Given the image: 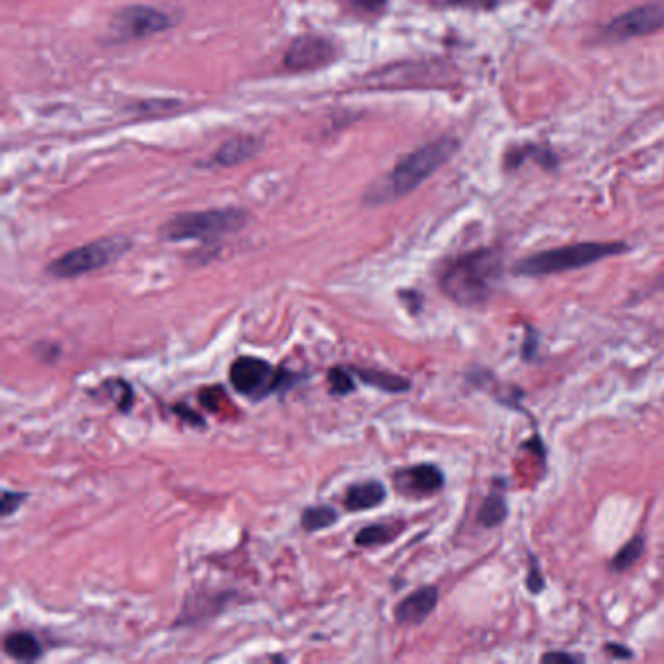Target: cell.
Masks as SVG:
<instances>
[{
    "mask_svg": "<svg viewBox=\"0 0 664 664\" xmlns=\"http://www.w3.org/2000/svg\"><path fill=\"white\" fill-rule=\"evenodd\" d=\"M5 651L12 659L22 660V662H32L41 657L44 649H41L35 635L27 633V631H16V633H10L5 639Z\"/></svg>",
    "mask_w": 664,
    "mask_h": 664,
    "instance_id": "14",
    "label": "cell"
},
{
    "mask_svg": "<svg viewBox=\"0 0 664 664\" xmlns=\"http://www.w3.org/2000/svg\"><path fill=\"white\" fill-rule=\"evenodd\" d=\"M25 493H14V491H5L3 493V515L8 517L16 510L24 501H25Z\"/></svg>",
    "mask_w": 664,
    "mask_h": 664,
    "instance_id": "21",
    "label": "cell"
},
{
    "mask_svg": "<svg viewBox=\"0 0 664 664\" xmlns=\"http://www.w3.org/2000/svg\"><path fill=\"white\" fill-rule=\"evenodd\" d=\"M327 380H329L331 392L337 394V396L351 394L355 390V382H353L351 375L343 368H331L329 375H327Z\"/></svg>",
    "mask_w": 664,
    "mask_h": 664,
    "instance_id": "20",
    "label": "cell"
},
{
    "mask_svg": "<svg viewBox=\"0 0 664 664\" xmlns=\"http://www.w3.org/2000/svg\"><path fill=\"white\" fill-rule=\"evenodd\" d=\"M337 57V49L329 39L322 35H300L290 44L285 55V66L288 71H316V68L327 66Z\"/></svg>",
    "mask_w": 664,
    "mask_h": 664,
    "instance_id": "9",
    "label": "cell"
},
{
    "mask_svg": "<svg viewBox=\"0 0 664 664\" xmlns=\"http://www.w3.org/2000/svg\"><path fill=\"white\" fill-rule=\"evenodd\" d=\"M357 375L361 377L368 386H377V388L384 390V392H406L409 390V380L396 377V375H388V372L382 370H357Z\"/></svg>",
    "mask_w": 664,
    "mask_h": 664,
    "instance_id": "18",
    "label": "cell"
},
{
    "mask_svg": "<svg viewBox=\"0 0 664 664\" xmlns=\"http://www.w3.org/2000/svg\"><path fill=\"white\" fill-rule=\"evenodd\" d=\"M399 532H401V527H397V524H382V522L370 524V527H365L355 536V544L363 546V548L382 546V544L392 542Z\"/></svg>",
    "mask_w": 664,
    "mask_h": 664,
    "instance_id": "16",
    "label": "cell"
},
{
    "mask_svg": "<svg viewBox=\"0 0 664 664\" xmlns=\"http://www.w3.org/2000/svg\"><path fill=\"white\" fill-rule=\"evenodd\" d=\"M530 575L527 578V585L530 589V592H542L544 590V578H542V573H539V565L536 561V558H530Z\"/></svg>",
    "mask_w": 664,
    "mask_h": 664,
    "instance_id": "22",
    "label": "cell"
},
{
    "mask_svg": "<svg viewBox=\"0 0 664 664\" xmlns=\"http://www.w3.org/2000/svg\"><path fill=\"white\" fill-rule=\"evenodd\" d=\"M456 148H458V141L445 136L411 152L404 160L397 162L388 176L367 191L365 201L368 205H384L407 196L428 176H433L454 155Z\"/></svg>",
    "mask_w": 664,
    "mask_h": 664,
    "instance_id": "2",
    "label": "cell"
},
{
    "mask_svg": "<svg viewBox=\"0 0 664 664\" xmlns=\"http://www.w3.org/2000/svg\"><path fill=\"white\" fill-rule=\"evenodd\" d=\"M358 3H361V6H365L368 10H377V8L386 5V0H358Z\"/></svg>",
    "mask_w": 664,
    "mask_h": 664,
    "instance_id": "26",
    "label": "cell"
},
{
    "mask_svg": "<svg viewBox=\"0 0 664 664\" xmlns=\"http://www.w3.org/2000/svg\"><path fill=\"white\" fill-rule=\"evenodd\" d=\"M247 223V213L242 209H213L186 213L170 218L162 228V238L170 242L184 240H216L226 234L238 232Z\"/></svg>",
    "mask_w": 664,
    "mask_h": 664,
    "instance_id": "4",
    "label": "cell"
},
{
    "mask_svg": "<svg viewBox=\"0 0 664 664\" xmlns=\"http://www.w3.org/2000/svg\"><path fill=\"white\" fill-rule=\"evenodd\" d=\"M172 20L168 14H164L150 6H127L116 14L112 22V35L119 41L141 39L152 34L168 30Z\"/></svg>",
    "mask_w": 664,
    "mask_h": 664,
    "instance_id": "8",
    "label": "cell"
},
{
    "mask_svg": "<svg viewBox=\"0 0 664 664\" xmlns=\"http://www.w3.org/2000/svg\"><path fill=\"white\" fill-rule=\"evenodd\" d=\"M131 247V240L126 236L100 238L86 246L75 247V250L63 254L49 264L47 273L57 279H73V277L98 271L109 264H114Z\"/></svg>",
    "mask_w": 664,
    "mask_h": 664,
    "instance_id": "5",
    "label": "cell"
},
{
    "mask_svg": "<svg viewBox=\"0 0 664 664\" xmlns=\"http://www.w3.org/2000/svg\"><path fill=\"white\" fill-rule=\"evenodd\" d=\"M626 252L628 246L621 242H578L524 257L515 266V273L524 277L556 275L563 271L587 267L606 257L619 256Z\"/></svg>",
    "mask_w": 664,
    "mask_h": 664,
    "instance_id": "3",
    "label": "cell"
},
{
    "mask_svg": "<svg viewBox=\"0 0 664 664\" xmlns=\"http://www.w3.org/2000/svg\"><path fill=\"white\" fill-rule=\"evenodd\" d=\"M394 486L401 495L427 497L442 489V486H445V476L433 464H419L399 469L394 476Z\"/></svg>",
    "mask_w": 664,
    "mask_h": 664,
    "instance_id": "10",
    "label": "cell"
},
{
    "mask_svg": "<svg viewBox=\"0 0 664 664\" xmlns=\"http://www.w3.org/2000/svg\"><path fill=\"white\" fill-rule=\"evenodd\" d=\"M283 377L285 372L275 370L267 361L257 357H240L230 367V382L234 390L254 401L279 390Z\"/></svg>",
    "mask_w": 664,
    "mask_h": 664,
    "instance_id": "6",
    "label": "cell"
},
{
    "mask_svg": "<svg viewBox=\"0 0 664 664\" xmlns=\"http://www.w3.org/2000/svg\"><path fill=\"white\" fill-rule=\"evenodd\" d=\"M257 150H259V141H256V138L236 136L220 146V150L213 156V164H218V166L240 164L247 158H252Z\"/></svg>",
    "mask_w": 664,
    "mask_h": 664,
    "instance_id": "13",
    "label": "cell"
},
{
    "mask_svg": "<svg viewBox=\"0 0 664 664\" xmlns=\"http://www.w3.org/2000/svg\"><path fill=\"white\" fill-rule=\"evenodd\" d=\"M542 660L544 662H575L578 659L573 655H567V653H549V655H544Z\"/></svg>",
    "mask_w": 664,
    "mask_h": 664,
    "instance_id": "25",
    "label": "cell"
},
{
    "mask_svg": "<svg viewBox=\"0 0 664 664\" xmlns=\"http://www.w3.org/2000/svg\"><path fill=\"white\" fill-rule=\"evenodd\" d=\"M501 277V256L495 250H476L456 257L440 275V288L464 308L486 304Z\"/></svg>",
    "mask_w": 664,
    "mask_h": 664,
    "instance_id": "1",
    "label": "cell"
},
{
    "mask_svg": "<svg viewBox=\"0 0 664 664\" xmlns=\"http://www.w3.org/2000/svg\"><path fill=\"white\" fill-rule=\"evenodd\" d=\"M664 25V5L651 3L633 8L614 18L602 30V37L608 41H626L633 37L649 35Z\"/></svg>",
    "mask_w": 664,
    "mask_h": 664,
    "instance_id": "7",
    "label": "cell"
},
{
    "mask_svg": "<svg viewBox=\"0 0 664 664\" xmlns=\"http://www.w3.org/2000/svg\"><path fill=\"white\" fill-rule=\"evenodd\" d=\"M643 551H645L643 536H635L633 539H629V542L616 553V558L610 563V569L618 571V573L628 571L629 567H633L635 563L641 559Z\"/></svg>",
    "mask_w": 664,
    "mask_h": 664,
    "instance_id": "19",
    "label": "cell"
},
{
    "mask_svg": "<svg viewBox=\"0 0 664 664\" xmlns=\"http://www.w3.org/2000/svg\"><path fill=\"white\" fill-rule=\"evenodd\" d=\"M507 518V503L505 497L499 491H491L486 501H483L479 513H478V522L481 524L483 528H495Z\"/></svg>",
    "mask_w": 664,
    "mask_h": 664,
    "instance_id": "15",
    "label": "cell"
},
{
    "mask_svg": "<svg viewBox=\"0 0 664 664\" xmlns=\"http://www.w3.org/2000/svg\"><path fill=\"white\" fill-rule=\"evenodd\" d=\"M606 651L610 653L612 657H618V659H629V657H633V653L629 651V649L621 647V645H614V643L606 645Z\"/></svg>",
    "mask_w": 664,
    "mask_h": 664,
    "instance_id": "24",
    "label": "cell"
},
{
    "mask_svg": "<svg viewBox=\"0 0 664 664\" xmlns=\"http://www.w3.org/2000/svg\"><path fill=\"white\" fill-rule=\"evenodd\" d=\"M384 499H386V488L380 481H365L357 483V486H351L347 489V495H345V507L355 513V510L375 508L380 503H384Z\"/></svg>",
    "mask_w": 664,
    "mask_h": 664,
    "instance_id": "12",
    "label": "cell"
},
{
    "mask_svg": "<svg viewBox=\"0 0 664 664\" xmlns=\"http://www.w3.org/2000/svg\"><path fill=\"white\" fill-rule=\"evenodd\" d=\"M438 602V590L435 587H423L411 592L396 606V621L401 626H419L435 612Z\"/></svg>",
    "mask_w": 664,
    "mask_h": 664,
    "instance_id": "11",
    "label": "cell"
},
{
    "mask_svg": "<svg viewBox=\"0 0 664 664\" xmlns=\"http://www.w3.org/2000/svg\"><path fill=\"white\" fill-rule=\"evenodd\" d=\"M337 518H339V515L336 508L320 505V507H308L307 510H304L300 524L307 532H317V530H324V528L331 527V524H336Z\"/></svg>",
    "mask_w": 664,
    "mask_h": 664,
    "instance_id": "17",
    "label": "cell"
},
{
    "mask_svg": "<svg viewBox=\"0 0 664 664\" xmlns=\"http://www.w3.org/2000/svg\"><path fill=\"white\" fill-rule=\"evenodd\" d=\"M450 5H460V6H474V8H479V6H493L499 3V0H448Z\"/></svg>",
    "mask_w": 664,
    "mask_h": 664,
    "instance_id": "23",
    "label": "cell"
}]
</instances>
